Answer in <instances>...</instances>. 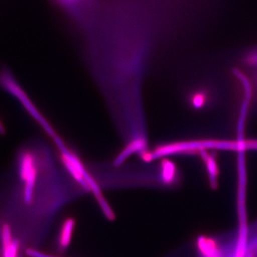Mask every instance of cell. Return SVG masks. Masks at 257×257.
<instances>
[{
  "instance_id": "6da1fadb",
  "label": "cell",
  "mask_w": 257,
  "mask_h": 257,
  "mask_svg": "<svg viewBox=\"0 0 257 257\" xmlns=\"http://www.w3.org/2000/svg\"><path fill=\"white\" fill-rule=\"evenodd\" d=\"M155 0H99L84 32L82 56L116 132L148 126L145 90L158 45Z\"/></svg>"
},
{
  "instance_id": "7a4b0ae2",
  "label": "cell",
  "mask_w": 257,
  "mask_h": 257,
  "mask_svg": "<svg viewBox=\"0 0 257 257\" xmlns=\"http://www.w3.org/2000/svg\"><path fill=\"white\" fill-rule=\"evenodd\" d=\"M0 87L20 102L25 111L41 126L49 137L52 136L56 133L8 69H0Z\"/></svg>"
},
{
  "instance_id": "3957f363",
  "label": "cell",
  "mask_w": 257,
  "mask_h": 257,
  "mask_svg": "<svg viewBox=\"0 0 257 257\" xmlns=\"http://www.w3.org/2000/svg\"><path fill=\"white\" fill-rule=\"evenodd\" d=\"M57 6L84 33L90 26L99 0H54Z\"/></svg>"
},
{
  "instance_id": "277c9868",
  "label": "cell",
  "mask_w": 257,
  "mask_h": 257,
  "mask_svg": "<svg viewBox=\"0 0 257 257\" xmlns=\"http://www.w3.org/2000/svg\"><path fill=\"white\" fill-rule=\"evenodd\" d=\"M5 133H6V128H5V124L0 119V135H5Z\"/></svg>"
}]
</instances>
